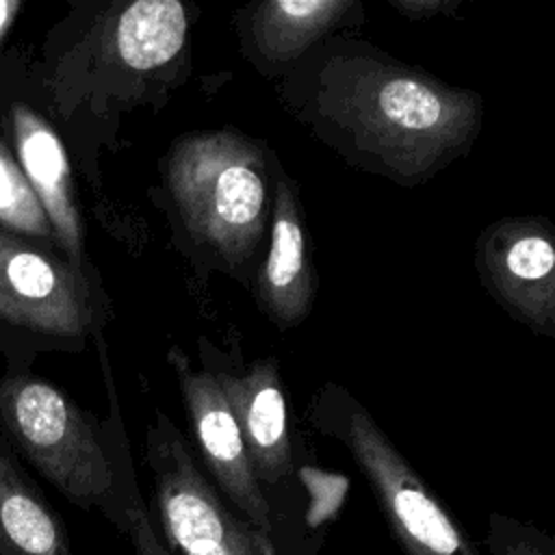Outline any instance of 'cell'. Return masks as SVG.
Listing matches in <instances>:
<instances>
[{"instance_id":"12","label":"cell","mask_w":555,"mask_h":555,"mask_svg":"<svg viewBox=\"0 0 555 555\" xmlns=\"http://www.w3.org/2000/svg\"><path fill=\"white\" fill-rule=\"evenodd\" d=\"M0 555H74L56 509L0 436Z\"/></svg>"},{"instance_id":"17","label":"cell","mask_w":555,"mask_h":555,"mask_svg":"<svg viewBox=\"0 0 555 555\" xmlns=\"http://www.w3.org/2000/svg\"><path fill=\"white\" fill-rule=\"evenodd\" d=\"M390 4L412 20H423V17H431L436 13H447L455 7L447 0H390Z\"/></svg>"},{"instance_id":"6","label":"cell","mask_w":555,"mask_h":555,"mask_svg":"<svg viewBox=\"0 0 555 555\" xmlns=\"http://www.w3.org/2000/svg\"><path fill=\"white\" fill-rule=\"evenodd\" d=\"M488 293L533 332H555V245L548 221L507 217L488 225L475 245Z\"/></svg>"},{"instance_id":"18","label":"cell","mask_w":555,"mask_h":555,"mask_svg":"<svg viewBox=\"0 0 555 555\" xmlns=\"http://www.w3.org/2000/svg\"><path fill=\"white\" fill-rule=\"evenodd\" d=\"M20 9H22L20 0H0V43H2L4 35L9 33Z\"/></svg>"},{"instance_id":"3","label":"cell","mask_w":555,"mask_h":555,"mask_svg":"<svg viewBox=\"0 0 555 555\" xmlns=\"http://www.w3.org/2000/svg\"><path fill=\"white\" fill-rule=\"evenodd\" d=\"M2 440L72 505L119 520L113 449L67 395L28 375L0 382Z\"/></svg>"},{"instance_id":"14","label":"cell","mask_w":555,"mask_h":555,"mask_svg":"<svg viewBox=\"0 0 555 555\" xmlns=\"http://www.w3.org/2000/svg\"><path fill=\"white\" fill-rule=\"evenodd\" d=\"M186 9L176 0H139L121 11L113 30L119 61L137 72L167 65L186 41Z\"/></svg>"},{"instance_id":"1","label":"cell","mask_w":555,"mask_h":555,"mask_svg":"<svg viewBox=\"0 0 555 555\" xmlns=\"http://www.w3.org/2000/svg\"><path fill=\"white\" fill-rule=\"evenodd\" d=\"M317 117L399 182H421L464 154L481 98L375 54H336L319 74Z\"/></svg>"},{"instance_id":"2","label":"cell","mask_w":555,"mask_h":555,"mask_svg":"<svg viewBox=\"0 0 555 555\" xmlns=\"http://www.w3.org/2000/svg\"><path fill=\"white\" fill-rule=\"evenodd\" d=\"M167 186L191 236L228 264L247 262L267 230L262 150L230 130L180 137L167 156Z\"/></svg>"},{"instance_id":"9","label":"cell","mask_w":555,"mask_h":555,"mask_svg":"<svg viewBox=\"0 0 555 555\" xmlns=\"http://www.w3.org/2000/svg\"><path fill=\"white\" fill-rule=\"evenodd\" d=\"M215 377L236 416L251 468L267 496L295 470L280 366L273 358H262L243 375Z\"/></svg>"},{"instance_id":"8","label":"cell","mask_w":555,"mask_h":555,"mask_svg":"<svg viewBox=\"0 0 555 555\" xmlns=\"http://www.w3.org/2000/svg\"><path fill=\"white\" fill-rule=\"evenodd\" d=\"M0 321L52 336H82L93 306L78 267L0 232Z\"/></svg>"},{"instance_id":"7","label":"cell","mask_w":555,"mask_h":555,"mask_svg":"<svg viewBox=\"0 0 555 555\" xmlns=\"http://www.w3.org/2000/svg\"><path fill=\"white\" fill-rule=\"evenodd\" d=\"M169 362L178 375L189 425L215 488L245 520L271 535L269 501L251 468L236 416L215 373L193 371L178 347L169 349Z\"/></svg>"},{"instance_id":"10","label":"cell","mask_w":555,"mask_h":555,"mask_svg":"<svg viewBox=\"0 0 555 555\" xmlns=\"http://www.w3.org/2000/svg\"><path fill=\"white\" fill-rule=\"evenodd\" d=\"M317 295V271L308 254L297 189L284 176L275 180L271 236L258 271V301L282 330L299 325Z\"/></svg>"},{"instance_id":"5","label":"cell","mask_w":555,"mask_h":555,"mask_svg":"<svg viewBox=\"0 0 555 555\" xmlns=\"http://www.w3.org/2000/svg\"><path fill=\"white\" fill-rule=\"evenodd\" d=\"M152 516L169 555H278L269 533L245 520L195 464L165 414L147 429Z\"/></svg>"},{"instance_id":"15","label":"cell","mask_w":555,"mask_h":555,"mask_svg":"<svg viewBox=\"0 0 555 555\" xmlns=\"http://www.w3.org/2000/svg\"><path fill=\"white\" fill-rule=\"evenodd\" d=\"M0 225L20 234L39 236V238L54 236L37 195L33 193L17 160L11 156V152L2 141H0Z\"/></svg>"},{"instance_id":"13","label":"cell","mask_w":555,"mask_h":555,"mask_svg":"<svg viewBox=\"0 0 555 555\" xmlns=\"http://www.w3.org/2000/svg\"><path fill=\"white\" fill-rule=\"evenodd\" d=\"M358 9L353 0H269L249 15L251 48L262 61L282 65L345 24Z\"/></svg>"},{"instance_id":"16","label":"cell","mask_w":555,"mask_h":555,"mask_svg":"<svg viewBox=\"0 0 555 555\" xmlns=\"http://www.w3.org/2000/svg\"><path fill=\"white\" fill-rule=\"evenodd\" d=\"M486 548L490 555H555V542L540 529L490 514Z\"/></svg>"},{"instance_id":"11","label":"cell","mask_w":555,"mask_h":555,"mask_svg":"<svg viewBox=\"0 0 555 555\" xmlns=\"http://www.w3.org/2000/svg\"><path fill=\"white\" fill-rule=\"evenodd\" d=\"M13 137L17 150V165L37 195L52 234L69 256L72 264L80 269L82 262V225L74 199L72 171L65 147L50 124L24 104L11 111Z\"/></svg>"},{"instance_id":"4","label":"cell","mask_w":555,"mask_h":555,"mask_svg":"<svg viewBox=\"0 0 555 555\" xmlns=\"http://www.w3.org/2000/svg\"><path fill=\"white\" fill-rule=\"evenodd\" d=\"M310 423L336 438L366 477L375 501L408 555H481L373 416L336 384L319 390Z\"/></svg>"}]
</instances>
